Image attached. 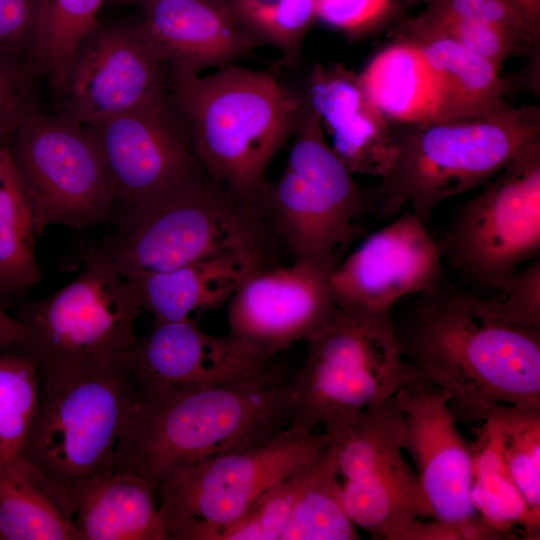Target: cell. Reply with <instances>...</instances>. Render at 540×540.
I'll return each mask as SVG.
<instances>
[{
  "instance_id": "obj_1",
  "label": "cell",
  "mask_w": 540,
  "mask_h": 540,
  "mask_svg": "<svg viewBox=\"0 0 540 540\" xmlns=\"http://www.w3.org/2000/svg\"><path fill=\"white\" fill-rule=\"evenodd\" d=\"M396 333L408 369L444 391L457 418L540 408V328L499 317L483 297L440 287Z\"/></svg>"
},
{
  "instance_id": "obj_2",
  "label": "cell",
  "mask_w": 540,
  "mask_h": 540,
  "mask_svg": "<svg viewBox=\"0 0 540 540\" xmlns=\"http://www.w3.org/2000/svg\"><path fill=\"white\" fill-rule=\"evenodd\" d=\"M287 368L210 389L142 395L118 440L110 472L154 483L220 455L264 442L288 427L295 395Z\"/></svg>"
},
{
  "instance_id": "obj_3",
  "label": "cell",
  "mask_w": 540,
  "mask_h": 540,
  "mask_svg": "<svg viewBox=\"0 0 540 540\" xmlns=\"http://www.w3.org/2000/svg\"><path fill=\"white\" fill-rule=\"evenodd\" d=\"M114 229L93 250L122 276L167 271L199 260L280 244L258 202L202 167L166 190L115 211Z\"/></svg>"
},
{
  "instance_id": "obj_4",
  "label": "cell",
  "mask_w": 540,
  "mask_h": 540,
  "mask_svg": "<svg viewBox=\"0 0 540 540\" xmlns=\"http://www.w3.org/2000/svg\"><path fill=\"white\" fill-rule=\"evenodd\" d=\"M171 104L202 168L257 202L266 171L292 136L296 94L269 73L223 67L216 73L172 76Z\"/></svg>"
},
{
  "instance_id": "obj_5",
  "label": "cell",
  "mask_w": 540,
  "mask_h": 540,
  "mask_svg": "<svg viewBox=\"0 0 540 540\" xmlns=\"http://www.w3.org/2000/svg\"><path fill=\"white\" fill-rule=\"evenodd\" d=\"M394 129L390 167L364 190L368 209L388 217L409 205L427 223L442 201L482 186L540 140V108L523 105L486 117Z\"/></svg>"
},
{
  "instance_id": "obj_6",
  "label": "cell",
  "mask_w": 540,
  "mask_h": 540,
  "mask_svg": "<svg viewBox=\"0 0 540 540\" xmlns=\"http://www.w3.org/2000/svg\"><path fill=\"white\" fill-rule=\"evenodd\" d=\"M130 361L41 378L37 408L19 456L42 475L72 520L84 489L110 473L136 403Z\"/></svg>"
},
{
  "instance_id": "obj_7",
  "label": "cell",
  "mask_w": 540,
  "mask_h": 540,
  "mask_svg": "<svg viewBox=\"0 0 540 540\" xmlns=\"http://www.w3.org/2000/svg\"><path fill=\"white\" fill-rule=\"evenodd\" d=\"M81 272L58 291L22 304V337L10 349L40 379L98 370L131 358L143 308L137 289L91 248Z\"/></svg>"
},
{
  "instance_id": "obj_8",
  "label": "cell",
  "mask_w": 540,
  "mask_h": 540,
  "mask_svg": "<svg viewBox=\"0 0 540 540\" xmlns=\"http://www.w3.org/2000/svg\"><path fill=\"white\" fill-rule=\"evenodd\" d=\"M307 354L291 378L295 413L291 423L321 425L336 435L368 406L392 397L410 375L392 311L339 309L307 340Z\"/></svg>"
},
{
  "instance_id": "obj_9",
  "label": "cell",
  "mask_w": 540,
  "mask_h": 540,
  "mask_svg": "<svg viewBox=\"0 0 540 540\" xmlns=\"http://www.w3.org/2000/svg\"><path fill=\"white\" fill-rule=\"evenodd\" d=\"M296 99L287 163L257 202L293 261L340 257L358 231L356 220L368 210L367 200L330 147L305 94L296 93Z\"/></svg>"
},
{
  "instance_id": "obj_10",
  "label": "cell",
  "mask_w": 540,
  "mask_h": 540,
  "mask_svg": "<svg viewBox=\"0 0 540 540\" xmlns=\"http://www.w3.org/2000/svg\"><path fill=\"white\" fill-rule=\"evenodd\" d=\"M333 437L291 423L264 442L155 483L169 540H208L270 487L309 464Z\"/></svg>"
},
{
  "instance_id": "obj_11",
  "label": "cell",
  "mask_w": 540,
  "mask_h": 540,
  "mask_svg": "<svg viewBox=\"0 0 540 540\" xmlns=\"http://www.w3.org/2000/svg\"><path fill=\"white\" fill-rule=\"evenodd\" d=\"M438 247L477 289L494 292L540 252V140L522 149L453 215Z\"/></svg>"
},
{
  "instance_id": "obj_12",
  "label": "cell",
  "mask_w": 540,
  "mask_h": 540,
  "mask_svg": "<svg viewBox=\"0 0 540 540\" xmlns=\"http://www.w3.org/2000/svg\"><path fill=\"white\" fill-rule=\"evenodd\" d=\"M404 423L395 396L365 408L334 435L345 511L377 540H419L432 516L419 477L403 457Z\"/></svg>"
},
{
  "instance_id": "obj_13",
  "label": "cell",
  "mask_w": 540,
  "mask_h": 540,
  "mask_svg": "<svg viewBox=\"0 0 540 540\" xmlns=\"http://www.w3.org/2000/svg\"><path fill=\"white\" fill-rule=\"evenodd\" d=\"M9 147L28 196L36 236L51 225L94 226L113 218L115 194L89 128L70 116L32 113Z\"/></svg>"
},
{
  "instance_id": "obj_14",
  "label": "cell",
  "mask_w": 540,
  "mask_h": 540,
  "mask_svg": "<svg viewBox=\"0 0 540 540\" xmlns=\"http://www.w3.org/2000/svg\"><path fill=\"white\" fill-rule=\"evenodd\" d=\"M394 396L403 417V450L416 466L432 517L460 539H505L484 524L472 503V451L456 428L449 396L411 371Z\"/></svg>"
},
{
  "instance_id": "obj_15",
  "label": "cell",
  "mask_w": 540,
  "mask_h": 540,
  "mask_svg": "<svg viewBox=\"0 0 540 540\" xmlns=\"http://www.w3.org/2000/svg\"><path fill=\"white\" fill-rule=\"evenodd\" d=\"M164 67L139 23L98 22L77 47L56 91L60 112L88 126L168 104Z\"/></svg>"
},
{
  "instance_id": "obj_16",
  "label": "cell",
  "mask_w": 540,
  "mask_h": 540,
  "mask_svg": "<svg viewBox=\"0 0 540 540\" xmlns=\"http://www.w3.org/2000/svg\"><path fill=\"white\" fill-rule=\"evenodd\" d=\"M339 257L270 265L249 276L229 300V333L272 359L323 329L336 315L330 274Z\"/></svg>"
},
{
  "instance_id": "obj_17",
  "label": "cell",
  "mask_w": 540,
  "mask_h": 540,
  "mask_svg": "<svg viewBox=\"0 0 540 540\" xmlns=\"http://www.w3.org/2000/svg\"><path fill=\"white\" fill-rule=\"evenodd\" d=\"M442 256L425 223L411 210L369 235L330 274L337 308L389 312L403 297L441 287Z\"/></svg>"
},
{
  "instance_id": "obj_18",
  "label": "cell",
  "mask_w": 540,
  "mask_h": 540,
  "mask_svg": "<svg viewBox=\"0 0 540 540\" xmlns=\"http://www.w3.org/2000/svg\"><path fill=\"white\" fill-rule=\"evenodd\" d=\"M171 102L88 125L116 198V210L150 198L202 166Z\"/></svg>"
},
{
  "instance_id": "obj_19",
  "label": "cell",
  "mask_w": 540,
  "mask_h": 540,
  "mask_svg": "<svg viewBox=\"0 0 540 540\" xmlns=\"http://www.w3.org/2000/svg\"><path fill=\"white\" fill-rule=\"evenodd\" d=\"M271 360L230 333L212 335L193 319L157 322L131 354L130 373L142 395L210 389L253 377Z\"/></svg>"
},
{
  "instance_id": "obj_20",
  "label": "cell",
  "mask_w": 540,
  "mask_h": 540,
  "mask_svg": "<svg viewBox=\"0 0 540 540\" xmlns=\"http://www.w3.org/2000/svg\"><path fill=\"white\" fill-rule=\"evenodd\" d=\"M139 22L171 76L226 66L259 45L238 20L231 0H153Z\"/></svg>"
},
{
  "instance_id": "obj_21",
  "label": "cell",
  "mask_w": 540,
  "mask_h": 540,
  "mask_svg": "<svg viewBox=\"0 0 540 540\" xmlns=\"http://www.w3.org/2000/svg\"><path fill=\"white\" fill-rule=\"evenodd\" d=\"M352 173L380 179L394 156L395 129L371 100L359 75L341 63L316 64L303 91Z\"/></svg>"
},
{
  "instance_id": "obj_22",
  "label": "cell",
  "mask_w": 540,
  "mask_h": 540,
  "mask_svg": "<svg viewBox=\"0 0 540 540\" xmlns=\"http://www.w3.org/2000/svg\"><path fill=\"white\" fill-rule=\"evenodd\" d=\"M273 256L248 252L211 257L127 279L137 289L143 310L157 322L187 320L229 301L249 276L273 265Z\"/></svg>"
},
{
  "instance_id": "obj_23",
  "label": "cell",
  "mask_w": 540,
  "mask_h": 540,
  "mask_svg": "<svg viewBox=\"0 0 540 540\" xmlns=\"http://www.w3.org/2000/svg\"><path fill=\"white\" fill-rule=\"evenodd\" d=\"M73 522L79 540H169L153 481L110 472L79 496Z\"/></svg>"
},
{
  "instance_id": "obj_24",
  "label": "cell",
  "mask_w": 540,
  "mask_h": 540,
  "mask_svg": "<svg viewBox=\"0 0 540 540\" xmlns=\"http://www.w3.org/2000/svg\"><path fill=\"white\" fill-rule=\"evenodd\" d=\"M358 75L371 100L392 125H398L394 127L439 120V84L416 43L396 38Z\"/></svg>"
},
{
  "instance_id": "obj_25",
  "label": "cell",
  "mask_w": 540,
  "mask_h": 540,
  "mask_svg": "<svg viewBox=\"0 0 540 540\" xmlns=\"http://www.w3.org/2000/svg\"><path fill=\"white\" fill-rule=\"evenodd\" d=\"M405 40L421 48L435 73L439 120L486 117L511 108L504 100L507 82L488 59L447 38Z\"/></svg>"
},
{
  "instance_id": "obj_26",
  "label": "cell",
  "mask_w": 540,
  "mask_h": 540,
  "mask_svg": "<svg viewBox=\"0 0 540 540\" xmlns=\"http://www.w3.org/2000/svg\"><path fill=\"white\" fill-rule=\"evenodd\" d=\"M0 540H79L48 483L19 455L0 462Z\"/></svg>"
},
{
  "instance_id": "obj_27",
  "label": "cell",
  "mask_w": 540,
  "mask_h": 540,
  "mask_svg": "<svg viewBox=\"0 0 540 540\" xmlns=\"http://www.w3.org/2000/svg\"><path fill=\"white\" fill-rule=\"evenodd\" d=\"M31 205L9 147H0V304L26 294L41 277Z\"/></svg>"
},
{
  "instance_id": "obj_28",
  "label": "cell",
  "mask_w": 540,
  "mask_h": 540,
  "mask_svg": "<svg viewBox=\"0 0 540 540\" xmlns=\"http://www.w3.org/2000/svg\"><path fill=\"white\" fill-rule=\"evenodd\" d=\"M473 460L471 500L484 524L504 536L515 538L514 526L525 535L539 536L540 518L535 517L515 487L499 453L494 433L483 420L476 441L470 446Z\"/></svg>"
},
{
  "instance_id": "obj_29",
  "label": "cell",
  "mask_w": 540,
  "mask_h": 540,
  "mask_svg": "<svg viewBox=\"0 0 540 540\" xmlns=\"http://www.w3.org/2000/svg\"><path fill=\"white\" fill-rule=\"evenodd\" d=\"M339 477L333 437L316 456L313 475L296 500L279 540L359 539L343 505Z\"/></svg>"
},
{
  "instance_id": "obj_30",
  "label": "cell",
  "mask_w": 540,
  "mask_h": 540,
  "mask_svg": "<svg viewBox=\"0 0 540 540\" xmlns=\"http://www.w3.org/2000/svg\"><path fill=\"white\" fill-rule=\"evenodd\" d=\"M483 420L494 433L515 487L540 518V408L499 406Z\"/></svg>"
},
{
  "instance_id": "obj_31",
  "label": "cell",
  "mask_w": 540,
  "mask_h": 540,
  "mask_svg": "<svg viewBox=\"0 0 540 540\" xmlns=\"http://www.w3.org/2000/svg\"><path fill=\"white\" fill-rule=\"evenodd\" d=\"M442 37L455 41L491 61L499 69L510 57L522 55L532 47L495 25L462 19L424 8L400 22L396 38Z\"/></svg>"
},
{
  "instance_id": "obj_32",
  "label": "cell",
  "mask_w": 540,
  "mask_h": 540,
  "mask_svg": "<svg viewBox=\"0 0 540 540\" xmlns=\"http://www.w3.org/2000/svg\"><path fill=\"white\" fill-rule=\"evenodd\" d=\"M105 0H40L32 56L45 69L62 72L81 41L98 23Z\"/></svg>"
},
{
  "instance_id": "obj_33",
  "label": "cell",
  "mask_w": 540,
  "mask_h": 540,
  "mask_svg": "<svg viewBox=\"0 0 540 540\" xmlns=\"http://www.w3.org/2000/svg\"><path fill=\"white\" fill-rule=\"evenodd\" d=\"M40 381L30 360L12 349L0 354V462L22 449L37 408Z\"/></svg>"
},
{
  "instance_id": "obj_34",
  "label": "cell",
  "mask_w": 540,
  "mask_h": 540,
  "mask_svg": "<svg viewBox=\"0 0 540 540\" xmlns=\"http://www.w3.org/2000/svg\"><path fill=\"white\" fill-rule=\"evenodd\" d=\"M233 10L258 44L278 49L293 61L316 20V0H231Z\"/></svg>"
},
{
  "instance_id": "obj_35",
  "label": "cell",
  "mask_w": 540,
  "mask_h": 540,
  "mask_svg": "<svg viewBox=\"0 0 540 540\" xmlns=\"http://www.w3.org/2000/svg\"><path fill=\"white\" fill-rule=\"evenodd\" d=\"M315 459L270 487L239 519L213 531L208 540H279L296 500L313 475Z\"/></svg>"
},
{
  "instance_id": "obj_36",
  "label": "cell",
  "mask_w": 540,
  "mask_h": 540,
  "mask_svg": "<svg viewBox=\"0 0 540 540\" xmlns=\"http://www.w3.org/2000/svg\"><path fill=\"white\" fill-rule=\"evenodd\" d=\"M37 76L27 55L0 51V137L13 133L37 111Z\"/></svg>"
},
{
  "instance_id": "obj_37",
  "label": "cell",
  "mask_w": 540,
  "mask_h": 540,
  "mask_svg": "<svg viewBox=\"0 0 540 540\" xmlns=\"http://www.w3.org/2000/svg\"><path fill=\"white\" fill-rule=\"evenodd\" d=\"M499 317L527 327L540 328V260L508 276L489 297H483Z\"/></svg>"
},
{
  "instance_id": "obj_38",
  "label": "cell",
  "mask_w": 540,
  "mask_h": 540,
  "mask_svg": "<svg viewBox=\"0 0 540 540\" xmlns=\"http://www.w3.org/2000/svg\"><path fill=\"white\" fill-rule=\"evenodd\" d=\"M399 0H316V19L350 37L369 34L392 18Z\"/></svg>"
},
{
  "instance_id": "obj_39",
  "label": "cell",
  "mask_w": 540,
  "mask_h": 540,
  "mask_svg": "<svg viewBox=\"0 0 540 540\" xmlns=\"http://www.w3.org/2000/svg\"><path fill=\"white\" fill-rule=\"evenodd\" d=\"M425 7L450 16L486 22L538 46L520 12L508 0H424Z\"/></svg>"
},
{
  "instance_id": "obj_40",
  "label": "cell",
  "mask_w": 540,
  "mask_h": 540,
  "mask_svg": "<svg viewBox=\"0 0 540 540\" xmlns=\"http://www.w3.org/2000/svg\"><path fill=\"white\" fill-rule=\"evenodd\" d=\"M40 0H0V51L29 55Z\"/></svg>"
},
{
  "instance_id": "obj_41",
  "label": "cell",
  "mask_w": 540,
  "mask_h": 540,
  "mask_svg": "<svg viewBox=\"0 0 540 540\" xmlns=\"http://www.w3.org/2000/svg\"><path fill=\"white\" fill-rule=\"evenodd\" d=\"M23 328L16 317H11L0 304V350L12 348L22 337Z\"/></svg>"
},
{
  "instance_id": "obj_42",
  "label": "cell",
  "mask_w": 540,
  "mask_h": 540,
  "mask_svg": "<svg viewBox=\"0 0 540 540\" xmlns=\"http://www.w3.org/2000/svg\"><path fill=\"white\" fill-rule=\"evenodd\" d=\"M523 16L537 44L540 39V0H508Z\"/></svg>"
},
{
  "instance_id": "obj_43",
  "label": "cell",
  "mask_w": 540,
  "mask_h": 540,
  "mask_svg": "<svg viewBox=\"0 0 540 540\" xmlns=\"http://www.w3.org/2000/svg\"><path fill=\"white\" fill-rule=\"evenodd\" d=\"M112 1L115 4H120V5L135 4V3H139L142 5L144 3H147L153 0H112Z\"/></svg>"
},
{
  "instance_id": "obj_44",
  "label": "cell",
  "mask_w": 540,
  "mask_h": 540,
  "mask_svg": "<svg viewBox=\"0 0 540 540\" xmlns=\"http://www.w3.org/2000/svg\"><path fill=\"white\" fill-rule=\"evenodd\" d=\"M406 2H423L424 0H405Z\"/></svg>"
}]
</instances>
